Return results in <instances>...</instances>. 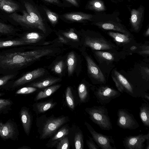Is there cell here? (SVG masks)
<instances>
[{"mask_svg":"<svg viewBox=\"0 0 149 149\" xmlns=\"http://www.w3.org/2000/svg\"><path fill=\"white\" fill-rule=\"evenodd\" d=\"M50 49L21 51H13L0 53V73L19 70L30 63L52 53Z\"/></svg>","mask_w":149,"mask_h":149,"instance_id":"6da1fadb","label":"cell"},{"mask_svg":"<svg viewBox=\"0 0 149 149\" xmlns=\"http://www.w3.org/2000/svg\"><path fill=\"white\" fill-rule=\"evenodd\" d=\"M69 121V117L63 115L56 117L53 115L47 117L43 115L37 117L36 124L40 139L51 138L61 127Z\"/></svg>","mask_w":149,"mask_h":149,"instance_id":"7a4b0ae2","label":"cell"},{"mask_svg":"<svg viewBox=\"0 0 149 149\" xmlns=\"http://www.w3.org/2000/svg\"><path fill=\"white\" fill-rule=\"evenodd\" d=\"M85 110L90 119L102 130L109 131L112 129V124L108 111L104 106L87 107Z\"/></svg>","mask_w":149,"mask_h":149,"instance_id":"3957f363","label":"cell"},{"mask_svg":"<svg viewBox=\"0 0 149 149\" xmlns=\"http://www.w3.org/2000/svg\"><path fill=\"white\" fill-rule=\"evenodd\" d=\"M97 102L104 105L121 95L120 92L109 86H102L92 91Z\"/></svg>","mask_w":149,"mask_h":149,"instance_id":"277c9868","label":"cell"},{"mask_svg":"<svg viewBox=\"0 0 149 149\" xmlns=\"http://www.w3.org/2000/svg\"><path fill=\"white\" fill-rule=\"evenodd\" d=\"M19 131L17 123L11 119L6 122L0 121V137L3 141L18 140Z\"/></svg>","mask_w":149,"mask_h":149,"instance_id":"5b68a950","label":"cell"},{"mask_svg":"<svg viewBox=\"0 0 149 149\" xmlns=\"http://www.w3.org/2000/svg\"><path fill=\"white\" fill-rule=\"evenodd\" d=\"M84 125L91 135L92 138L99 147L102 149H116L115 142L111 136H107L97 132L88 122Z\"/></svg>","mask_w":149,"mask_h":149,"instance_id":"8992f818","label":"cell"},{"mask_svg":"<svg viewBox=\"0 0 149 149\" xmlns=\"http://www.w3.org/2000/svg\"><path fill=\"white\" fill-rule=\"evenodd\" d=\"M117 125L124 129L134 130L139 127V125L133 115L124 109H118Z\"/></svg>","mask_w":149,"mask_h":149,"instance_id":"52a82bcc","label":"cell"},{"mask_svg":"<svg viewBox=\"0 0 149 149\" xmlns=\"http://www.w3.org/2000/svg\"><path fill=\"white\" fill-rule=\"evenodd\" d=\"M149 139V134H141L137 135L126 136L123 139V145L126 149H143L144 143Z\"/></svg>","mask_w":149,"mask_h":149,"instance_id":"ba28073f","label":"cell"},{"mask_svg":"<svg viewBox=\"0 0 149 149\" xmlns=\"http://www.w3.org/2000/svg\"><path fill=\"white\" fill-rule=\"evenodd\" d=\"M112 77L119 92L122 93L125 92L132 97H135L133 87L123 75L115 70Z\"/></svg>","mask_w":149,"mask_h":149,"instance_id":"9c48e42d","label":"cell"},{"mask_svg":"<svg viewBox=\"0 0 149 149\" xmlns=\"http://www.w3.org/2000/svg\"><path fill=\"white\" fill-rule=\"evenodd\" d=\"M9 17L16 22L29 27L37 28L45 33L46 29L42 28L36 21L25 10L22 11V15H20L15 13L9 15Z\"/></svg>","mask_w":149,"mask_h":149,"instance_id":"30bf717a","label":"cell"},{"mask_svg":"<svg viewBox=\"0 0 149 149\" xmlns=\"http://www.w3.org/2000/svg\"><path fill=\"white\" fill-rule=\"evenodd\" d=\"M45 72L44 68H40L29 72L15 81L10 88L13 89L39 77L44 75Z\"/></svg>","mask_w":149,"mask_h":149,"instance_id":"8fae6325","label":"cell"},{"mask_svg":"<svg viewBox=\"0 0 149 149\" xmlns=\"http://www.w3.org/2000/svg\"><path fill=\"white\" fill-rule=\"evenodd\" d=\"M85 45L92 49L95 50H108L112 48V45L107 41L102 38L87 37Z\"/></svg>","mask_w":149,"mask_h":149,"instance_id":"7c38bea8","label":"cell"},{"mask_svg":"<svg viewBox=\"0 0 149 149\" xmlns=\"http://www.w3.org/2000/svg\"><path fill=\"white\" fill-rule=\"evenodd\" d=\"M19 115L24 132L29 136L32 124L33 117L29 109L25 106L22 107L20 111Z\"/></svg>","mask_w":149,"mask_h":149,"instance_id":"4fadbf2b","label":"cell"},{"mask_svg":"<svg viewBox=\"0 0 149 149\" xmlns=\"http://www.w3.org/2000/svg\"><path fill=\"white\" fill-rule=\"evenodd\" d=\"M88 71L91 77L100 83H104L105 79L98 67L89 56H86Z\"/></svg>","mask_w":149,"mask_h":149,"instance_id":"5bb4252c","label":"cell"},{"mask_svg":"<svg viewBox=\"0 0 149 149\" xmlns=\"http://www.w3.org/2000/svg\"><path fill=\"white\" fill-rule=\"evenodd\" d=\"M144 10L142 6L136 9H133L131 10L130 22L133 28L135 31L138 30L140 28L143 19Z\"/></svg>","mask_w":149,"mask_h":149,"instance_id":"9a60e30c","label":"cell"},{"mask_svg":"<svg viewBox=\"0 0 149 149\" xmlns=\"http://www.w3.org/2000/svg\"><path fill=\"white\" fill-rule=\"evenodd\" d=\"M52 137L46 144L45 146L48 148H52L63 137L69 134V130L68 126L64 125Z\"/></svg>","mask_w":149,"mask_h":149,"instance_id":"2e32d148","label":"cell"},{"mask_svg":"<svg viewBox=\"0 0 149 149\" xmlns=\"http://www.w3.org/2000/svg\"><path fill=\"white\" fill-rule=\"evenodd\" d=\"M57 104L52 100L36 102L32 105L33 109L36 114L46 112L53 108Z\"/></svg>","mask_w":149,"mask_h":149,"instance_id":"e0dca14e","label":"cell"},{"mask_svg":"<svg viewBox=\"0 0 149 149\" xmlns=\"http://www.w3.org/2000/svg\"><path fill=\"white\" fill-rule=\"evenodd\" d=\"M24 5L27 13L42 28L46 29L42 18L36 8L28 2H25Z\"/></svg>","mask_w":149,"mask_h":149,"instance_id":"ac0fdd59","label":"cell"},{"mask_svg":"<svg viewBox=\"0 0 149 149\" xmlns=\"http://www.w3.org/2000/svg\"><path fill=\"white\" fill-rule=\"evenodd\" d=\"M97 25L104 29L116 31L130 36V32L123 26L118 24L112 22H100L97 23Z\"/></svg>","mask_w":149,"mask_h":149,"instance_id":"d6986e66","label":"cell"},{"mask_svg":"<svg viewBox=\"0 0 149 149\" xmlns=\"http://www.w3.org/2000/svg\"><path fill=\"white\" fill-rule=\"evenodd\" d=\"M66 19L73 21H79L84 20H89L92 17L91 14L81 12L67 13L63 15Z\"/></svg>","mask_w":149,"mask_h":149,"instance_id":"ffe728a7","label":"cell"},{"mask_svg":"<svg viewBox=\"0 0 149 149\" xmlns=\"http://www.w3.org/2000/svg\"><path fill=\"white\" fill-rule=\"evenodd\" d=\"M19 9V6L11 0H0V9L6 13H13Z\"/></svg>","mask_w":149,"mask_h":149,"instance_id":"44dd1931","label":"cell"},{"mask_svg":"<svg viewBox=\"0 0 149 149\" xmlns=\"http://www.w3.org/2000/svg\"><path fill=\"white\" fill-rule=\"evenodd\" d=\"M139 116L144 126L149 127V105L148 103H142L139 107Z\"/></svg>","mask_w":149,"mask_h":149,"instance_id":"7402d4cb","label":"cell"},{"mask_svg":"<svg viewBox=\"0 0 149 149\" xmlns=\"http://www.w3.org/2000/svg\"><path fill=\"white\" fill-rule=\"evenodd\" d=\"M61 86V84L51 86L40 91L36 96L34 100L37 101L40 99L50 96L58 90Z\"/></svg>","mask_w":149,"mask_h":149,"instance_id":"603a6c76","label":"cell"},{"mask_svg":"<svg viewBox=\"0 0 149 149\" xmlns=\"http://www.w3.org/2000/svg\"><path fill=\"white\" fill-rule=\"evenodd\" d=\"M108 34L115 42L119 44L128 43L131 40L130 36L124 33L109 32Z\"/></svg>","mask_w":149,"mask_h":149,"instance_id":"cb8c5ba5","label":"cell"},{"mask_svg":"<svg viewBox=\"0 0 149 149\" xmlns=\"http://www.w3.org/2000/svg\"><path fill=\"white\" fill-rule=\"evenodd\" d=\"M78 93L80 101L82 103L88 102L90 99L89 90L86 85L81 83L78 86Z\"/></svg>","mask_w":149,"mask_h":149,"instance_id":"d4e9b609","label":"cell"},{"mask_svg":"<svg viewBox=\"0 0 149 149\" xmlns=\"http://www.w3.org/2000/svg\"><path fill=\"white\" fill-rule=\"evenodd\" d=\"M59 78H49L42 81L33 83L29 86H30L42 88L47 87L59 81Z\"/></svg>","mask_w":149,"mask_h":149,"instance_id":"484cf974","label":"cell"},{"mask_svg":"<svg viewBox=\"0 0 149 149\" xmlns=\"http://www.w3.org/2000/svg\"><path fill=\"white\" fill-rule=\"evenodd\" d=\"M13 104L10 99H0V115L8 113L11 110Z\"/></svg>","mask_w":149,"mask_h":149,"instance_id":"4316f807","label":"cell"},{"mask_svg":"<svg viewBox=\"0 0 149 149\" xmlns=\"http://www.w3.org/2000/svg\"><path fill=\"white\" fill-rule=\"evenodd\" d=\"M42 36L36 32H31L26 34L22 38L26 44L35 43L41 39Z\"/></svg>","mask_w":149,"mask_h":149,"instance_id":"83f0119b","label":"cell"},{"mask_svg":"<svg viewBox=\"0 0 149 149\" xmlns=\"http://www.w3.org/2000/svg\"><path fill=\"white\" fill-rule=\"evenodd\" d=\"M88 8L91 10L97 12L105 10V7L101 0H91L89 1Z\"/></svg>","mask_w":149,"mask_h":149,"instance_id":"f1b7e54d","label":"cell"},{"mask_svg":"<svg viewBox=\"0 0 149 149\" xmlns=\"http://www.w3.org/2000/svg\"><path fill=\"white\" fill-rule=\"evenodd\" d=\"M76 60L75 54L73 52H70L68 55L67 59V65L68 75H71L73 73L76 65Z\"/></svg>","mask_w":149,"mask_h":149,"instance_id":"f546056e","label":"cell"},{"mask_svg":"<svg viewBox=\"0 0 149 149\" xmlns=\"http://www.w3.org/2000/svg\"><path fill=\"white\" fill-rule=\"evenodd\" d=\"M26 45L22 39L0 41V48Z\"/></svg>","mask_w":149,"mask_h":149,"instance_id":"4dcf8cb0","label":"cell"},{"mask_svg":"<svg viewBox=\"0 0 149 149\" xmlns=\"http://www.w3.org/2000/svg\"><path fill=\"white\" fill-rule=\"evenodd\" d=\"M74 142L76 149H83L84 148V137L81 131L80 130L75 133Z\"/></svg>","mask_w":149,"mask_h":149,"instance_id":"1f68e13d","label":"cell"},{"mask_svg":"<svg viewBox=\"0 0 149 149\" xmlns=\"http://www.w3.org/2000/svg\"><path fill=\"white\" fill-rule=\"evenodd\" d=\"M65 98L67 103L69 107L72 109H74V103L72 91L70 88H67L65 92Z\"/></svg>","mask_w":149,"mask_h":149,"instance_id":"d6a6232c","label":"cell"},{"mask_svg":"<svg viewBox=\"0 0 149 149\" xmlns=\"http://www.w3.org/2000/svg\"><path fill=\"white\" fill-rule=\"evenodd\" d=\"M95 52L96 56L102 59L112 61L114 59L113 55L109 52L100 51H97Z\"/></svg>","mask_w":149,"mask_h":149,"instance_id":"836d02e7","label":"cell"},{"mask_svg":"<svg viewBox=\"0 0 149 149\" xmlns=\"http://www.w3.org/2000/svg\"><path fill=\"white\" fill-rule=\"evenodd\" d=\"M37 88L31 86L24 87L21 88L15 92L16 95L27 94L32 93L37 90Z\"/></svg>","mask_w":149,"mask_h":149,"instance_id":"e575fe53","label":"cell"},{"mask_svg":"<svg viewBox=\"0 0 149 149\" xmlns=\"http://www.w3.org/2000/svg\"><path fill=\"white\" fill-rule=\"evenodd\" d=\"M14 31L12 27L0 22V33L7 34H11Z\"/></svg>","mask_w":149,"mask_h":149,"instance_id":"d590c367","label":"cell"},{"mask_svg":"<svg viewBox=\"0 0 149 149\" xmlns=\"http://www.w3.org/2000/svg\"><path fill=\"white\" fill-rule=\"evenodd\" d=\"M69 141L66 136L62 138L57 144V149H68L69 148Z\"/></svg>","mask_w":149,"mask_h":149,"instance_id":"8d00e7d4","label":"cell"},{"mask_svg":"<svg viewBox=\"0 0 149 149\" xmlns=\"http://www.w3.org/2000/svg\"><path fill=\"white\" fill-rule=\"evenodd\" d=\"M47 18L51 23L53 24H56L58 22V15L50 10L45 9Z\"/></svg>","mask_w":149,"mask_h":149,"instance_id":"74e56055","label":"cell"},{"mask_svg":"<svg viewBox=\"0 0 149 149\" xmlns=\"http://www.w3.org/2000/svg\"><path fill=\"white\" fill-rule=\"evenodd\" d=\"M15 74H8L0 77V88L6 84L10 80L13 78Z\"/></svg>","mask_w":149,"mask_h":149,"instance_id":"f35d334b","label":"cell"},{"mask_svg":"<svg viewBox=\"0 0 149 149\" xmlns=\"http://www.w3.org/2000/svg\"><path fill=\"white\" fill-rule=\"evenodd\" d=\"M62 34L67 38L74 40H78V38L77 35L74 33V30L72 29H70L67 32H64Z\"/></svg>","mask_w":149,"mask_h":149,"instance_id":"ab89813d","label":"cell"},{"mask_svg":"<svg viewBox=\"0 0 149 149\" xmlns=\"http://www.w3.org/2000/svg\"><path fill=\"white\" fill-rule=\"evenodd\" d=\"M89 138L88 139L86 140V143L88 148L89 149H98L99 147L94 142L93 138L88 136Z\"/></svg>","mask_w":149,"mask_h":149,"instance_id":"60d3db41","label":"cell"},{"mask_svg":"<svg viewBox=\"0 0 149 149\" xmlns=\"http://www.w3.org/2000/svg\"><path fill=\"white\" fill-rule=\"evenodd\" d=\"M63 66V62L62 61H60L55 65L54 70L56 73L60 74L62 71Z\"/></svg>","mask_w":149,"mask_h":149,"instance_id":"b9f144b4","label":"cell"},{"mask_svg":"<svg viewBox=\"0 0 149 149\" xmlns=\"http://www.w3.org/2000/svg\"><path fill=\"white\" fill-rule=\"evenodd\" d=\"M142 51L139 52L140 54H149V46H144L142 47Z\"/></svg>","mask_w":149,"mask_h":149,"instance_id":"7bdbcfd3","label":"cell"},{"mask_svg":"<svg viewBox=\"0 0 149 149\" xmlns=\"http://www.w3.org/2000/svg\"><path fill=\"white\" fill-rule=\"evenodd\" d=\"M75 6H78V3L76 0H66Z\"/></svg>","mask_w":149,"mask_h":149,"instance_id":"ee69618b","label":"cell"},{"mask_svg":"<svg viewBox=\"0 0 149 149\" xmlns=\"http://www.w3.org/2000/svg\"><path fill=\"white\" fill-rule=\"evenodd\" d=\"M142 97L146 99L148 101L149 100V95L147 93H144V94H142Z\"/></svg>","mask_w":149,"mask_h":149,"instance_id":"f6af8a7d","label":"cell"},{"mask_svg":"<svg viewBox=\"0 0 149 149\" xmlns=\"http://www.w3.org/2000/svg\"><path fill=\"white\" fill-rule=\"evenodd\" d=\"M48 2L51 3H59L58 0H45Z\"/></svg>","mask_w":149,"mask_h":149,"instance_id":"bcb514c9","label":"cell"},{"mask_svg":"<svg viewBox=\"0 0 149 149\" xmlns=\"http://www.w3.org/2000/svg\"><path fill=\"white\" fill-rule=\"evenodd\" d=\"M59 39L62 42L65 43L67 42L65 40L63 37L61 36L59 37Z\"/></svg>","mask_w":149,"mask_h":149,"instance_id":"7dc6e473","label":"cell"},{"mask_svg":"<svg viewBox=\"0 0 149 149\" xmlns=\"http://www.w3.org/2000/svg\"><path fill=\"white\" fill-rule=\"evenodd\" d=\"M17 149H31V148L29 146H24L18 148Z\"/></svg>","mask_w":149,"mask_h":149,"instance_id":"c3c4849f","label":"cell"},{"mask_svg":"<svg viewBox=\"0 0 149 149\" xmlns=\"http://www.w3.org/2000/svg\"><path fill=\"white\" fill-rule=\"evenodd\" d=\"M137 47L135 46H132L130 47V49L132 51H134L135 50Z\"/></svg>","mask_w":149,"mask_h":149,"instance_id":"681fc988","label":"cell"},{"mask_svg":"<svg viewBox=\"0 0 149 149\" xmlns=\"http://www.w3.org/2000/svg\"><path fill=\"white\" fill-rule=\"evenodd\" d=\"M149 35V28H148L145 33L146 36H148Z\"/></svg>","mask_w":149,"mask_h":149,"instance_id":"f907efd6","label":"cell"},{"mask_svg":"<svg viewBox=\"0 0 149 149\" xmlns=\"http://www.w3.org/2000/svg\"><path fill=\"white\" fill-rule=\"evenodd\" d=\"M5 94L4 93H0V97L3 96Z\"/></svg>","mask_w":149,"mask_h":149,"instance_id":"816d5d0a","label":"cell"}]
</instances>
